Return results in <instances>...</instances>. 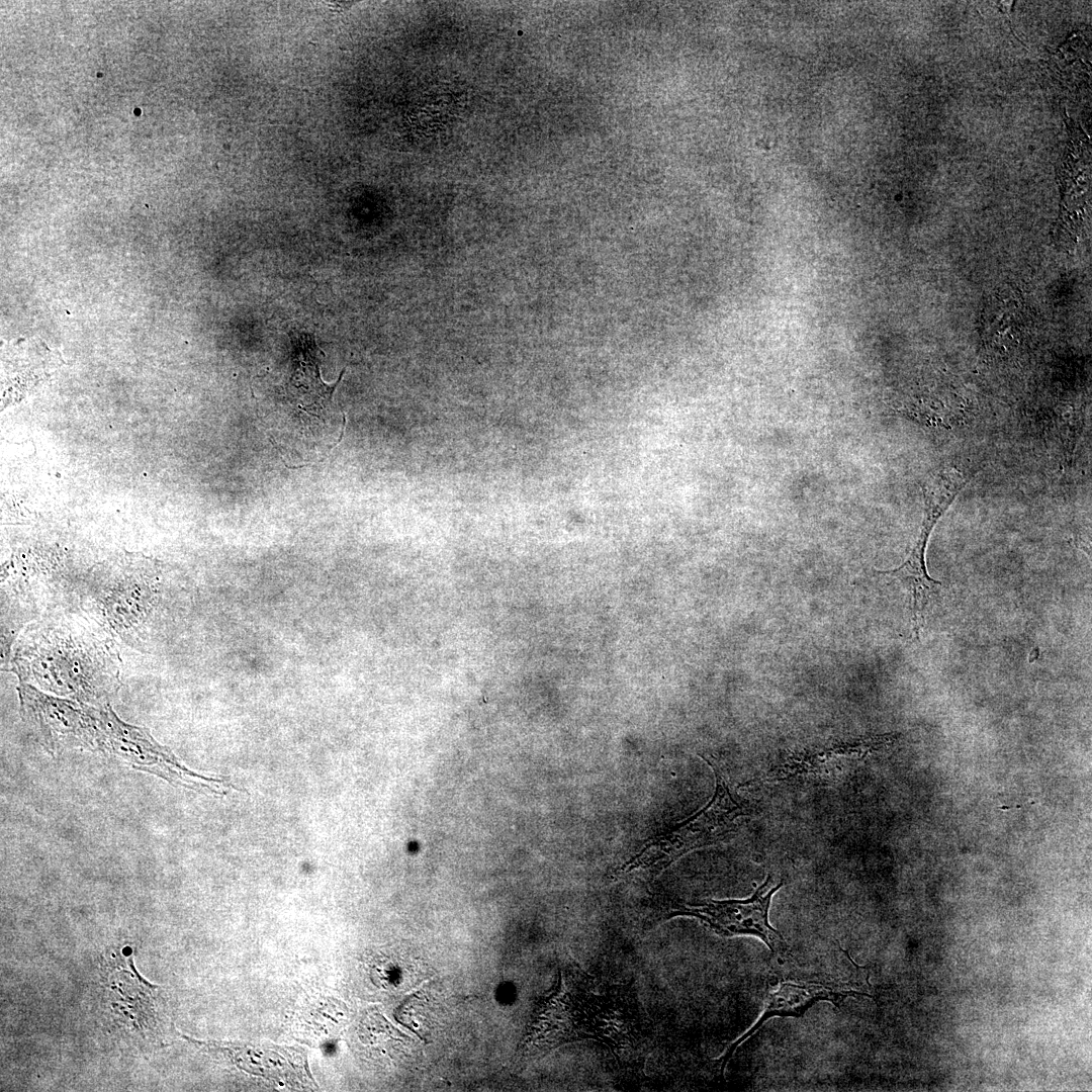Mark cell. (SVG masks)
Listing matches in <instances>:
<instances>
[{"mask_svg": "<svg viewBox=\"0 0 1092 1092\" xmlns=\"http://www.w3.org/2000/svg\"><path fill=\"white\" fill-rule=\"evenodd\" d=\"M643 1022L632 986L602 982L567 967L537 1004L523 1042L530 1051L595 1040L617 1055L635 1051L643 1040Z\"/></svg>", "mask_w": 1092, "mask_h": 1092, "instance_id": "obj_1", "label": "cell"}, {"mask_svg": "<svg viewBox=\"0 0 1092 1092\" xmlns=\"http://www.w3.org/2000/svg\"><path fill=\"white\" fill-rule=\"evenodd\" d=\"M706 761L716 778L711 800L672 829L650 838L616 875L623 877L634 872L657 875L688 852L722 842L736 831L740 818L750 813V805L714 760Z\"/></svg>", "mask_w": 1092, "mask_h": 1092, "instance_id": "obj_2", "label": "cell"}, {"mask_svg": "<svg viewBox=\"0 0 1092 1092\" xmlns=\"http://www.w3.org/2000/svg\"><path fill=\"white\" fill-rule=\"evenodd\" d=\"M61 631L56 627L55 632L37 634V642L23 641L17 649L16 672L56 693L97 695L92 687L100 686L105 652L87 635Z\"/></svg>", "mask_w": 1092, "mask_h": 1092, "instance_id": "obj_3", "label": "cell"}, {"mask_svg": "<svg viewBox=\"0 0 1092 1092\" xmlns=\"http://www.w3.org/2000/svg\"><path fill=\"white\" fill-rule=\"evenodd\" d=\"M972 477L954 466L933 470L922 484L924 513L919 534L907 559L897 568L880 571L899 579L911 593L912 626L915 639L925 623L926 609L941 582L928 575L925 550L933 528Z\"/></svg>", "mask_w": 1092, "mask_h": 1092, "instance_id": "obj_4", "label": "cell"}, {"mask_svg": "<svg viewBox=\"0 0 1092 1092\" xmlns=\"http://www.w3.org/2000/svg\"><path fill=\"white\" fill-rule=\"evenodd\" d=\"M783 887L775 883L770 875L747 899L710 900L694 906H680L671 910L669 917L690 916L707 924L722 936L752 935L761 939L775 954L786 947L781 933L768 921L771 898Z\"/></svg>", "mask_w": 1092, "mask_h": 1092, "instance_id": "obj_5", "label": "cell"}, {"mask_svg": "<svg viewBox=\"0 0 1092 1092\" xmlns=\"http://www.w3.org/2000/svg\"><path fill=\"white\" fill-rule=\"evenodd\" d=\"M853 995L872 997L867 993L854 991L841 985L813 982L781 983L779 988L768 995L764 1009L757 1021L750 1029H748V1031L730 1044L726 1053L720 1059L721 1071H724L736 1049L756 1032L769 1018L776 1016L800 1017L812 1005L819 1001H829L834 1005H839L846 997Z\"/></svg>", "mask_w": 1092, "mask_h": 1092, "instance_id": "obj_6", "label": "cell"}, {"mask_svg": "<svg viewBox=\"0 0 1092 1092\" xmlns=\"http://www.w3.org/2000/svg\"><path fill=\"white\" fill-rule=\"evenodd\" d=\"M60 356L37 340H18L3 346L2 395L5 399L16 394L21 398L60 365Z\"/></svg>", "mask_w": 1092, "mask_h": 1092, "instance_id": "obj_7", "label": "cell"}, {"mask_svg": "<svg viewBox=\"0 0 1092 1092\" xmlns=\"http://www.w3.org/2000/svg\"><path fill=\"white\" fill-rule=\"evenodd\" d=\"M893 742L892 737L879 736L858 741L844 747L826 748L792 755L774 771L777 780L824 779L845 771V766L861 760Z\"/></svg>", "mask_w": 1092, "mask_h": 1092, "instance_id": "obj_8", "label": "cell"}, {"mask_svg": "<svg viewBox=\"0 0 1092 1092\" xmlns=\"http://www.w3.org/2000/svg\"><path fill=\"white\" fill-rule=\"evenodd\" d=\"M294 347V370L290 385L294 390L303 393V408L305 411H317L331 401L337 382L330 385L321 378L320 357L322 351L316 347L313 338L307 335L292 337Z\"/></svg>", "mask_w": 1092, "mask_h": 1092, "instance_id": "obj_9", "label": "cell"}, {"mask_svg": "<svg viewBox=\"0 0 1092 1092\" xmlns=\"http://www.w3.org/2000/svg\"><path fill=\"white\" fill-rule=\"evenodd\" d=\"M1030 329V315L1015 295L994 297L984 310V334L1000 342L1011 336L1024 335Z\"/></svg>", "mask_w": 1092, "mask_h": 1092, "instance_id": "obj_10", "label": "cell"}]
</instances>
